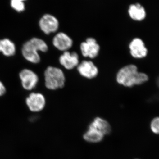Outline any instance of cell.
<instances>
[{
  "instance_id": "1",
  "label": "cell",
  "mask_w": 159,
  "mask_h": 159,
  "mask_svg": "<svg viewBox=\"0 0 159 159\" xmlns=\"http://www.w3.org/2000/svg\"><path fill=\"white\" fill-rule=\"evenodd\" d=\"M117 82L125 87L142 85L149 80V77L143 72H139L138 67L129 64L123 67L117 74Z\"/></svg>"
},
{
  "instance_id": "2",
  "label": "cell",
  "mask_w": 159,
  "mask_h": 159,
  "mask_svg": "<svg viewBox=\"0 0 159 159\" xmlns=\"http://www.w3.org/2000/svg\"><path fill=\"white\" fill-rule=\"evenodd\" d=\"M48 50L47 43L41 39L34 37L24 43L21 48L23 57L29 62L39 63L41 58L39 52L45 53Z\"/></svg>"
},
{
  "instance_id": "3",
  "label": "cell",
  "mask_w": 159,
  "mask_h": 159,
  "mask_svg": "<svg viewBox=\"0 0 159 159\" xmlns=\"http://www.w3.org/2000/svg\"><path fill=\"white\" fill-rule=\"evenodd\" d=\"M45 85L47 89L55 90L65 85L66 77L62 70L54 66L48 67L44 72Z\"/></svg>"
},
{
  "instance_id": "4",
  "label": "cell",
  "mask_w": 159,
  "mask_h": 159,
  "mask_svg": "<svg viewBox=\"0 0 159 159\" xmlns=\"http://www.w3.org/2000/svg\"><path fill=\"white\" fill-rule=\"evenodd\" d=\"M23 88L27 91H31L36 87L39 80V78L34 71L28 69L22 70L19 74Z\"/></svg>"
},
{
  "instance_id": "5",
  "label": "cell",
  "mask_w": 159,
  "mask_h": 159,
  "mask_svg": "<svg viewBox=\"0 0 159 159\" xmlns=\"http://www.w3.org/2000/svg\"><path fill=\"white\" fill-rule=\"evenodd\" d=\"M129 48L131 55L135 59H142L148 55V49L144 41L140 38H135L132 40Z\"/></svg>"
},
{
  "instance_id": "6",
  "label": "cell",
  "mask_w": 159,
  "mask_h": 159,
  "mask_svg": "<svg viewBox=\"0 0 159 159\" xmlns=\"http://www.w3.org/2000/svg\"><path fill=\"white\" fill-rule=\"evenodd\" d=\"M80 49L84 57L93 59L99 54L100 46L96 39L89 37L80 44Z\"/></svg>"
},
{
  "instance_id": "7",
  "label": "cell",
  "mask_w": 159,
  "mask_h": 159,
  "mask_svg": "<svg viewBox=\"0 0 159 159\" xmlns=\"http://www.w3.org/2000/svg\"><path fill=\"white\" fill-rule=\"evenodd\" d=\"M59 22L54 16L47 14L43 16L39 21L40 29L44 33L49 34L58 30Z\"/></svg>"
},
{
  "instance_id": "8",
  "label": "cell",
  "mask_w": 159,
  "mask_h": 159,
  "mask_svg": "<svg viewBox=\"0 0 159 159\" xmlns=\"http://www.w3.org/2000/svg\"><path fill=\"white\" fill-rule=\"evenodd\" d=\"M26 103L31 111L39 112L45 106L46 99L42 94L32 93L26 98Z\"/></svg>"
},
{
  "instance_id": "9",
  "label": "cell",
  "mask_w": 159,
  "mask_h": 159,
  "mask_svg": "<svg viewBox=\"0 0 159 159\" xmlns=\"http://www.w3.org/2000/svg\"><path fill=\"white\" fill-rule=\"evenodd\" d=\"M77 70L81 76L88 79L95 78L99 73L98 68L91 61H83L77 66Z\"/></svg>"
},
{
  "instance_id": "10",
  "label": "cell",
  "mask_w": 159,
  "mask_h": 159,
  "mask_svg": "<svg viewBox=\"0 0 159 159\" xmlns=\"http://www.w3.org/2000/svg\"><path fill=\"white\" fill-rule=\"evenodd\" d=\"M53 45L60 51H66L72 48L73 41L68 35L64 32L57 33L53 39Z\"/></svg>"
},
{
  "instance_id": "11",
  "label": "cell",
  "mask_w": 159,
  "mask_h": 159,
  "mask_svg": "<svg viewBox=\"0 0 159 159\" xmlns=\"http://www.w3.org/2000/svg\"><path fill=\"white\" fill-rule=\"evenodd\" d=\"M60 63L66 70H71L79 64V56L76 52L65 51L59 57Z\"/></svg>"
},
{
  "instance_id": "12",
  "label": "cell",
  "mask_w": 159,
  "mask_h": 159,
  "mask_svg": "<svg viewBox=\"0 0 159 159\" xmlns=\"http://www.w3.org/2000/svg\"><path fill=\"white\" fill-rule=\"evenodd\" d=\"M128 14L130 18L136 21H142L146 17V11L144 6L139 3L131 4L128 9Z\"/></svg>"
},
{
  "instance_id": "13",
  "label": "cell",
  "mask_w": 159,
  "mask_h": 159,
  "mask_svg": "<svg viewBox=\"0 0 159 159\" xmlns=\"http://www.w3.org/2000/svg\"><path fill=\"white\" fill-rule=\"evenodd\" d=\"M89 129H95L102 133L103 135L108 134L111 131V127L109 123L105 119L97 117L89 125Z\"/></svg>"
},
{
  "instance_id": "14",
  "label": "cell",
  "mask_w": 159,
  "mask_h": 159,
  "mask_svg": "<svg viewBox=\"0 0 159 159\" xmlns=\"http://www.w3.org/2000/svg\"><path fill=\"white\" fill-rule=\"evenodd\" d=\"M16 52V47L12 41L8 38L0 39V53L6 57H11Z\"/></svg>"
},
{
  "instance_id": "15",
  "label": "cell",
  "mask_w": 159,
  "mask_h": 159,
  "mask_svg": "<svg viewBox=\"0 0 159 159\" xmlns=\"http://www.w3.org/2000/svg\"><path fill=\"white\" fill-rule=\"evenodd\" d=\"M104 135L95 129H89L84 134L83 138L86 141L91 143H97L102 141Z\"/></svg>"
},
{
  "instance_id": "16",
  "label": "cell",
  "mask_w": 159,
  "mask_h": 159,
  "mask_svg": "<svg viewBox=\"0 0 159 159\" xmlns=\"http://www.w3.org/2000/svg\"><path fill=\"white\" fill-rule=\"evenodd\" d=\"M11 6L16 11L21 12L25 9L24 2L20 0H11Z\"/></svg>"
},
{
  "instance_id": "17",
  "label": "cell",
  "mask_w": 159,
  "mask_h": 159,
  "mask_svg": "<svg viewBox=\"0 0 159 159\" xmlns=\"http://www.w3.org/2000/svg\"><path fill=\"white\" fill-rule=\"evenodd\" d=\"M152 131L155 134H159V117L154 118L150 124Z\"/></svg>"
},
{
  "instance_id": "18",
  "label": "cell",
  "mask_w": 159,
  "mask_h": 159,
  "mask_svg": "<svg viewBox=\"0 0 159 159\" xmlns=\"http://www.w3.org/2000/svg\"><path fill=\"white\" fill-rule=\"evenodd\" d=\"M6 92V87L2 81H0V97L5 95Z\"/></svg>"
},
{
  "instance_id": "19",
  "label": "cell",
  "mask_w": 159,
  "mask_h": 159,
  "mask_svg": "<svg viewBox=\"0 0 159 159\" xmlns=\"http://www.w3.org/2000/svg\"><path fill=\"white\" fill-rule=\"evenodd\" d=\"M157 82H158V85L159 86V77L158 79Z\"/></svg>"
},
{
  "instance_id": "20",
  "label": "cell",
  "mask_w": 159,
  "mask_h": 159,
  "mask_svg": "<svg viewBox=\"0 0 159 159\" xmlns=\"http://www.w3.org/2000/svg\"><path fill=\"white\" fill-rule=\"evenodd\" d=\"M20 1H22V2H24V1H25V0H20Z\"/></svg>"
}]
</instances>
